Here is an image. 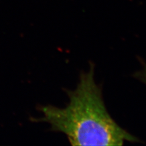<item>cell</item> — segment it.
Returning <instances> with one entry per match:
<instances>
[{"label": "cell", "mask_w": 146, "mask_h": 146, "mask_svg": "<svg viewBox=\"0 0 146 146\" xmlns=\"http://www.w3.org/2000/svg\"><path fill=\"white\" fill-rule=\"evenodd\" d=\"M69 102L64 108L48 105L38 110L43 116L33 121L49 124L51 130L65 134L72 145H122L140 140L119 125L110 115L102 88L94 80V65L82 72L74 90H68Z\"/></svg>", "instance_id": "1"}, {"label": "cell", "mask_w": 146, "mask_h": 146, "mask_svg": "<svg viewBox=\"0 0 146 146\" xmlns=\"http://www.w3.org/2000/svg\"><path fill=\"white\" fill-rule=\"evenodd\" d=\"M134 77L136 79L146 84V63L143 64L142 69L135 72L134 74Z\"/></svg>", "instance_id": "2"}]
</instances>
